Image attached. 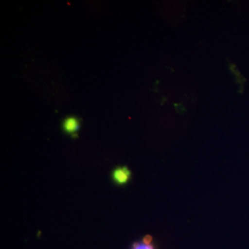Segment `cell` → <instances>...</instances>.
I'll use <instances>...</instances> for the list:
<instances>
[{
    "label": "cell",
    "instance_id": "obj_2",
    "mask_svg": "<svg viewBox=\"0 0 249 249\" xmlns=\"http://www.w3.org/2000/svg\"><path fill=\"white\" fill-rule=\"evenodd\" d=\"M79 121L74 117H70L64 121L63 128L69 134H73L79 129Z\"/></svg>",
    "mask_w": 249,
    "mask_h": 249
},
{
    "label": "cell",
    "instance_id": "obj_1",
    "mask_svg": "<svg viewBox=\"0 0 249 249\" xmlns=\"http://www.w3.org/2000/svg\"><path fill=\"white\" fill-rule=\"evenodd\" d=\"M131 175L132 173L127 167H119L113 171L112 178L114 182L123 186L130 180Z\"/></svg>",
    "mask_w": 249,
    "mask_h": 249
},
{
    "label": "cell",
    "instance_id": "obj_4",
    "mask_svg": "<svg viewBox=\"0 0 249 249\" xmlns=\"http://www.w3.org/2000/svg\"><path fill=\"white\" fill-rule=\"evenodd\" d=\"M152 240H153V239H152V236H145V237H143V239H142V243L145 244V245H150V244L152 243Z\"/></svg>",
    "mask_w": 249,
    "mask_h": 249
},
{
    "label": "cell",
    "instance_id": "obj_3",
    "mask_svg": "<svg viewBox=\"0 0 249 249\" xmlns=\"http://www.w3.org/2000/svg\"><path fill=\"white\" fill-rule=\"evenodd\" d=\"M132 249H155V247L151 245H146L143 243L134 242L133 245H132Z\"/></svg>",
    "mask_w": 249,
    "mask_h": 249
}]
</instances>
